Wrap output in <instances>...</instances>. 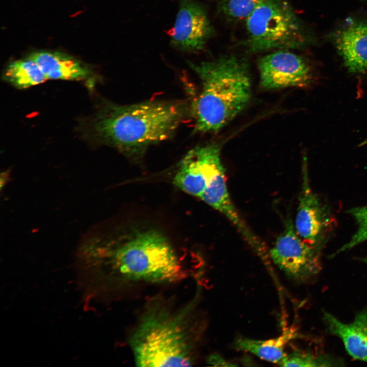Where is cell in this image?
<instances>
[{"label": "cell", "mask_w": 367, "mask_h": 367, "mask_svg": "<svg viewBox=\"0 0 367 367\" xmlns=\"http://www.w3.org/2000/svg\"><path fill=\"white\" fill-rule=\"evenodd\" d=\"M74 266L78 286L94 299H103L117 278L159 283L184 276L170 242L152 229L106 234L93 227L79 243Z\"/></svg>", "instance_id": "cell-1"}, {"label": "cell", "mask_w": 367, "mask_h": 367, "mask_svg": "<svg viewBox=\"0 0 367 367\" xmlns=\"http://www.w3.org/2000/svg\"><path fill=\"white\" fill-rule=\"evenodd\" d=\"M196 302V296L174 309L154 300L146 307L129 338L137 366H189L195 363L204 328Z\"/></svg>", "instance_id": "cell-2"}, {"label": "cell", "mask_w": 367, "mask_h": 367, "mask_svg": "<svg viewBox=\"0 0 367 367\" xmlns=\"http://www.w3.org/2000/svg\"><path fill=\"white\" fill-rule=\"evenodd\" d=\"M181 100H150L119 105L105 102L90 123L93 138L130 156H138L149 146L166 140L189 113Z\"/></svg>", "instance_id": "cell-3"}, {"label": "cell", "mask_w": 367, "mask_h": 367, "mask_svg": "<svg viewBox=\"0 0 367 367\" xmlns=\"http://www.w3.org/2000/svg\"><path fill=\"white\" fill-rule=\"evenodd\" d=\"M200 81L201 91L192 105L195 131L216 133L248 104L251 80L248 61L234 54L198 64L188 62Z\"/></svg>", "instance_id": "cell-4"}, {"label": "cell", "mask_w": 367, "mask_h": 367, "mask_svg": "<svg viewBox=\"0 0 367 367\" xmlns=\"http://www.w3.org/2000/svg\"><path fill=\"white\" fill-rule=\"evenodd\" d=\"M242 45L249 53L297 49L307 42L303 25L289 0H261L245 20Z\"/></svg>", "instance_id": "cell-5"}, {"label": "cell", "mask_w": 367, "mask_h": 367, "mask_svg": "<svg viewBox=\"0 0 367 367\" xmlns=\"http://www.w3.org/2000/svg\"><path fill=\"white\" fill-rule=\"evenodd\" d=\"M322 253L299 235L288 218L269 254L287 278L298 283H306L313 280L321 271Z\"/></svg>", "instance_id": "cell-6"}, {"label": "cell", "mask_w": 367, "mask_h": 367, "mask_svg": "<svg viewBox=\"0 0 367 367\" xmlns=\"http://www.w3.org/2000/svg\"><path fill=\"white\" fill-rule=\"evenodd\" d=\"M335 220L329 208L312 191L309 179L306 160L302 166V181L299 196L294 226L305 241L322 251Z\"/></svg>", "instance_id": "cell-7"}, {"label": "cell", "mask_w": 367, "mask_h": 367, "mask_svg": "<svg viewBox=\"0 0 367 367\" xmlns=\"http://www.w3.org/2000/svg\"><path fill=\"white\" fill-rule=\"evenodd\" d=\"M178 10L169 35L170 44L185 53L203 50L215 34L204 6L196 0H178Z\"/></svg>", "instance_id": "cell-8"}, {"label": "cell", "mask_w": 367, "mask_h": 367, "mask_svg": "<svg viewBox=\"0 0 367 367\" xmlns=\"http://www.w3.org/2000/svg\"><path fill=\"white\" fill-rule=\"evenodd\" d=\"M222 166L218 144L195 147L179 162L173 183L182 191L200 199L214 174Z\"/></svg>", "instance_id": "cell-9"}, {"label": "cell", "mask_w": 367, "mask_h": 367, "mask_svg": "<svg viewBox=\"0 0 367 367\" xmlns=\"http://www.w3.org/2000/svg\"><path fill=\"white\" fill-rule=\"evenodd\" d=\"M257 67L260 86L265 89L306 87L312 79L306 60L287 49L264 56L258 61Z\"/></svg>", "instance_id": "cell-10"}, {"label": "cell", "mask_w": 367, "mask_h": 367, "mask_svg": "<svg viewBox=\"0 0 367 367\" xmlns=\"http://www.w3.org/2000/svg\"><path fill=\"white\" fill-rule=\"evenodd\" d=\"M200 199L224 215L262 258L266 259L269 256L265 245L245 223L233 204L227 190L224 167L215 173Z\"/></svg>", "instance_id": "cell-11"}, {"label": "cell", "mask_w": 367, "mask_h": 367, "mask_svg": "<svg viewBox=\"0 0 367 367\" xmlns=\"http://www.w3.org/2000/svg\"><path fill=\"white\" fill-rule=\"evenodd\" d=\"M322 320L326 331L342 340L352 358L367 362V306L350 323L343 322L326 311Z\"/></svg>", "instance_id": "cell-12"}, {"label": "cell", "mask_w": 367, "mask_h": 367, "mask_svg": "<svg viewBox=\"0 0 367 367\" xmlns=\"http://www.w3.org/2000/svg\"><path fill=\"white\" fill-rule=\"evenodd\" d=\"M29 57L39 65L47 79L85 81L91 78V69L81 61L65 53L41 50Z\"/></svg>", "instance_id": "cell-13"}, {"label": "cell", "mask_w": 367, "mask_h": 367, "mask_svg": "<svg viewBox=\"0 0 367 367\" xmlns=\"http://www.w3.org/2000/svg\"><path fill=\"white\" fill-rule=\"evenodd\" d=\"M336 45L350 72L367 71V22L353 24L341 31L336 36Z\"/></svg>", "instance_id": "cell-14"}, {"label": "cell", "mask_w": 367, "mask_h": 367, "mask_svg": "<svg viewBox=\"0 0 367 367\" xmlns=\"http://www.w3.org/2000/svg\"><path fill=\"white\" fill-rule=\"evenodd\" d=\"M296 335L295 330L292 329H286L282 335L268 339H256L239 335L233 340L232 348L280 365L287 354L285 351L286 344Z\"/></svg>", "instance_id": "cell-15"}, {"label": "cell", "mask_w": 367, "mask_h": 367, "mask_svg": "<svg viewBox=\"0 0 367 367\" xmlns=\"http://www.w3.org/2000/svg\"><path fill=\"white\" fill-rule=\"evenodd\" d=\"M4 80L18 89H26L46 81L47 78L30 57L10 62L4 73Z\"/></svg>", "instance_id": "cell-16"}, {"label": "cell", "mask_w": 367, "mask_h": 367, "mask_svg": "<svg viewBox=\"0 0 367 367\" xmlns=\"http://www.w3.org/2000/svg\"><path fill=\"white\" fill-rule=\"evenodd\" d=\"M345 362L338 357L325 353H314L296 350L286 354L280 365L282 366L330 367L344 366Z\"/></svg>", "instance_id": "cell-17"}, {"label": "cell", "mask_w": 367, "mask_h": 367, "mask_svg": "<svg viewBox=\"0 0 367 367\" xmlns=\"http://www.w3.org/2000/svg\"><path fill=\"white\" fill-rule=\"evenodd\" d=\"M218 12L228 21L246 20L261 0H212Z\"/></svg>", "instance_id": "cell-18"}, {"label": "cell", "mask_w": 367, "mask_h": 367, "mask_svg": "<svg viewBox=\"0 0 367 367\" xmlns=\"http://www.w3.org/2000/svg\"><path fill=\"white\" fill-rule=\"evenodd\" d=\"M348 213L355 220L357 225V230L350 241L333 253L330 256L331 258L367 241V206L350 209Z\"/></svg>", "instance_id": "cell-19"}, {"label": "cell", "mask_w": 367, "mask_h": 367, "mask_svg": "<svg viewBox=\"0 0 367 367\" xmlns=\"http://www.w3.org/2000/svg\"><path fill=\"white\" fill-rule=\"evenodd\" d=\"M207 362L214 366H231L237 365L236 364L226 360L221 355L217 354H213L209 355L207 359Z\"/></svg>", "instance_id": "cell-20"}, {"label": "cell", "mask_w": 367, "mask_h": 367, "mask_svg": "<svg viewBox=\"0 0 367 367\" xmlns=\"http://www.w3.org/2000/svg\"><path fill=\"white\" fill-rule=\"evenodd\" d=\"M8 172L7 171L2 173L1 175V188H2L4 186L7 179H8Z\"/></svg>", "instance_id": "cell-21"}, {"label": "cell", "mask_w": 367, "mask_h": 367, "mask_svg": "<svg viewBox=\"0 0 367 367\" xmlns=\"http://www.w3.org/2000/svg\"><path fill=\"white\" fill-rule=\"evenodd\" d=\"M358 259L367 265V256L359 257Z\"/></svg>", "instance_id": "cell-22"}]
</instances>
